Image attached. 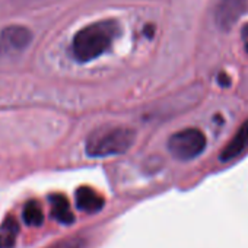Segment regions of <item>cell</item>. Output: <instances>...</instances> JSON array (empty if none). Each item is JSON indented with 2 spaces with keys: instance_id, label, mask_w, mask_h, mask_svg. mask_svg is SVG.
<instances>
[{
  "instance_id": "1",
  "label": "cell",
  "mask_w": 248,
  "mask_h": 248,
  "mask_svg": "<svg viewBox=\"0 0 248 248\" xmlns=\"http://www.w3.org/2000/svg\"><path fill=\"white\" fill-rule=\"evenodd\" d=\"M118 35V24L112 19L93 22L76 32L72 54L79 63H89L107 53Z\"/></svg>"
},
{
  "instance_id": "2",
  "label": "cell",
  "mask_w": 248,
  "mask_h": 248,
  "mask_svg": "<svg viewBox=\"0 0 248 248\" xmlns=\"http://www.w3.org/2000/svg\"><path fill=\"white\" fill-rule=\"evenodd\" d=\"M136 133L130 127H107L95 130L86 139L85 151L92 158H107L126 154L135 143Z\"/></svg>"
},
{
  "instance_id": "3",
  "label": "cell",
  "mask_w": 248,
  "mask_h": 248,
  "mask_svg": "<svg viewBox=\"0 0 248 248\" xmlns=\"http://www.w3.org/2000/svg\"><path fill=\"white\" fill-rule=\"evenodd\" d=\"M206 136L199 129H184L174 133L168 140V151L180 161H191L203 154Z\"/></svg>"
},
{
  "instance_id": "4",
  "label": "cell",
  "mask_w": 248,
  "mask_h": 248,
  "mask_svg": "<svg viewBox=\"0 0 248 248\" xmlns=\"http://www.w3.org/2000/svg\"><path fill=\"white\" fill-rule=\"evenodd\" d=\"M245 8L247 0H217V5L215 9L216 25L223 31L231 30L244 15Z\"/></svg>"
},
{
  "instance_id": "5",
  "label": "cell",
  "mask_w": 248,
  "mask_h": 248,
  "mask_svg": "<svg viewBox=\"0 0 248 248\" xmlns=\"http://www.w3.org/2000/svg\"><path fill=\"white\" fill-rule=\"evenodd\" d=\"M31 43V32L19 25L8 27L0 32V53H18Z\"/></svg>"
},
{
  "instance_id": "6",
  "label": "cell",
  "mask_w": 248,
  "mask_h": 248,
  "mask_svg": "<svg viewBox=\"0 0 248 248\" xmlns=\"http://www.w3.org/2000/svg\"><path fill=\"white\" fill-rule=\"evenodd\" d=\"M245 149H248V118L242 123V126L238 129V132L229 140V143L222 149L219 159L222 162L232 161L238 158Z\"/></svg>"
},
{
  "instance_id": "7",
  "label": "cell",
  "mask_w": 248,
  "mask_h": 248,
  "mask_svg": "<svg viewBox=\"0 0 248 248\" xmlns=\"http://www.w3.org/2000/svg\"><path fill=\"white\" fill-rule=\"evenodd\" d=\"M75 200H76V207L85 213H96L102 210L105 204V199L96 193L91 187H79L75 193Z\"/></svg>"
},
{
  "instance_id": "8",
  "label": "cell",
  "mask_w": 248,
  "mask_h": 248,
  "mask_svg": "<svg viewBox=\"0 0 248 248\" xmlns=\"http://www.w3.org/2000/svg\"><path fill=\"white\" fill-rule=\"evenodd\" d=\"M51 204V216L62 225H72L75 223V215L70 209V203L66 196L63 194H51L50 196Z\"/></svg>"
},
{
  "instance_id": "9",
  "label": "cell",
  "mask_w": 248,
  "mask_h": 248,
  "mask_svg": "<svg viewBox=\"0 0 248 248\" xmlns=\"http://www.w3.org/2000/svg\"><path fill=\"white\" fill-rule=\"evenodd\" d=\"M22 219L28 226H32V228H40L44 223V213L37 200H31L24 206Z\"/></svg>"
},
{
  "instance_id": "10",
  "label": "cell",
  "mask_w": 248,
  "mask_h": 248,
  "mask_svg": "<svg viewBox=\"0 0 248 248\" xmlns=\"http://www.w3.org/2000/svg\"><path fill=\"white\" fill-rule=\"evenodd\" d=\"M83 239L73 236V238H66L62 241H57L56 244L47 247V248H83Z\"/></svg>"
},
{
  "instance_id": "11",
  "label": "cell",
  "mask_w": 248,
  "mask_h": 248,
  "mask_svg": "<svg viewBox=\"0 0 248 248\" xmlns=\"http://www.w3.org/2000/svg\"><path fill=\"white\" fill-rule=\"evenodd\" d=\"M15 239H16V235L0 231V248H14Z\"/></svg>"
},
{
  "instance_id": "12",
  "label": "cell",
  "mask_w": 248,
  "mask_h": 248,
  "mask_svg": "<svg viewBox=\"0 0 248 248\" xmlns=\"http://www.w3.org/2000/svg\"><path fill=\"white\" fill-rule=\"evenodd\" d=\"M241 38H242V43H244V48L245 51L248 53V25H245L241 31Z\"/></svg>"
},
{
  "instance_id": "13",
  "label": "cell",
  "mask_w": 248,
  "mask_h": 248,
  "mask_svg": "<svg viewBox=\"0 0 248 248\" xmlns=\"http://www.w3.org/2000/svg\"><path fill=\"white\" fill-rule=\"evenodd\" d=\"M219 83H220L222 86H229V83H231L229 76H228L226 73H220V75H219Z\"/></svg>"
}]
</instances>
